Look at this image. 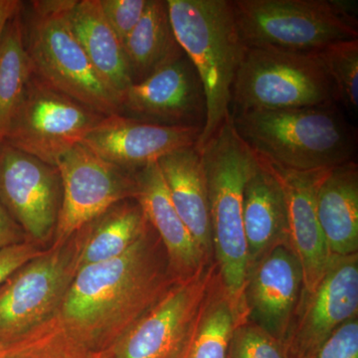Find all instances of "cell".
Here are the masks:
<instances>
[{"label": "cell", "mask_w": 358, "mask_h": 358, "mask_svg": "<svg viewBox=\"0 0 358 358\" xmlns=\"http://www.w3.org/2000/svg\"><path fill=\"white\" fill-rule=\"evenodd\" d=\"M326 73L334 102L352 112L358 108V39L343 40L315 53Z\"/></svg>", "instance_id": "4316f807"}, {"label": "cell", "mask_w": 358, "mask_h": 358, "mask_svg": "<svg viewBox=\"0 0 358 358\" xmlns=\"http://www.w3.org/2000/svg\"><path fill=\"white\" fill-rule=\"evenodd\" d=\"M246 48L315 54L329 45L358 39L355 4L333 0H233Z\"/></svg>", "instance_id": "5b68a950"}, {"label": "cell", "mask_w": 358, "mask_h": 358, "mask_svg": "<svg viewBox=\"0 0 358 358\" xmlns=\"http://www.w3.org/2000/svg\"><path fill=\"white\" fill-rule=\"evenodd\" d=\"M240 138L257 155L292 171L331 169L352 160L357 134L336 103L231 115Z\"/></svg>", "instance_id": "7a4b0ae2"}, {"label": "cell", "mask_w": 358, "mask_h": 358, "mask_svg": "<svg viewBox=\"0 0 358 358\" xmlns=\"http://www.w3.org/2000/svg\"><path fill=\"white\" fill-rule=\"evenodd\" d=\"M22 8L9 20L0 37V145L34 74L26 49Z\"/></svg>", "instance_id": "d4e9b609"}, {"label": "cell", "mask_w": 358, "mask_h": 358, "mask_svg": "<svg viewBox=\"0 0 358 358\" xmlns=\"http://www.w3.org/2000/svg\"><path fill=\"white\" fill-rule=\"evenodd\" d=\"M308 358H358V317L343 324Z\"/></svg>", "instance_id": "4dcf8cb0"}, {"label": "cell", "mask_w": 358, "mask_h": 358, "mask_svg": "<svg viewBox=\"0 0 358 358\" xmlns=\"http://www.w3.org/2000/svg\"><path fill=\"white\" fill-rule=\"evenodd\" d=\"M317 217L331 255L358 254V166L327 169L317 195Z\"/></svg>", "instance_id": "44dd1931"}, {"label": "cell", "mask_w": 358, "mask_h": 358, "mask_svg": "<svg viewBox=\"0 0 358 358\" xmlns=\"http://www.w3.org/2000/svg\"><path fill=\"white\" fill-rule=\"evenodd\" d=\"M199 152L208 187L214 262L226 293L246 320L243 296L248 253L243 197L256 155L238 136L231 117Z\"/></svg>", "instance_id": "277c9868"}, {"label": "cell", "mask_w": 358, "mask_h": 358, "mask_svg": "<svg viewBox=\"0 0 358 358\" xmlns=\"http://www.w3.org/2000/svg\"><path fill=\"white\" fill-rule=\"evenodd\" d=\"M303 291L301 264L289 246H279L248 271L246 320L284 343Z\"/></svg>", "instance_id": "9a60e30c"}, {"label": "cell", "mask_w": 358, "mask_h": 358, "mask_svg": "<svg viewBox=\"0 0 358 358\" xmlns=\"http://www.w3.org/2000/svg\"><path fill=\"white\" fill-rule=\"evenodd\" d=\"M174 36L203 86L206 119L199 152L229 120L231 92L245 47L230 0H166Z\"/></svg>", "instance_id": "3957f363"}, {"label": "cell", "mask_w": 358, "mask_h": 358, "mask_svg": "<svg viewBox=\"0 0 358 358\" xmlns=\"http://www.w3.org/2000/svg\"><path fill=\"white\" fill-rule=\"evenodd\" d=\"M90 109L33 74L14 115L6 143L56 166L58 159L103 121Z\"/></svg>", "instance_id": "9c48e42d"}, {"label": "cell", "mask_w": 358, "mask_h": 358, "mask_svg": "<svg viewBox=\"0 0 358 358\" xmlns=\"http://www.w3.org/2000/svg\"><path fill=\"white\" fill-rule=\"evenodd\" d=\"M74 233L52 243L0 285V343L10 345L57 315L78 271Z\"/></svg>", "instance_id": "ba28073f"}, {"label": "cell", "mask_w": 358, "mask_h": 358, "mask_svg": "<svg viewBox=\"0 0 358 358\" xmlns=\"http://www.w3.org/2000/svg\"><path fill=\"white\" fill-rule=\"evenodd\" d=\"M22 8V2L17 0H0V37L9 20Z\"/></svg>", "instance_id": "836d02e7"}, {"label": "cell", "mask_w": 358, "mask_h": 358, "mask_svg": "<svg viewBox=\"0 0 358 358\" xmlns=\"http://www.w3.org/2000/svg\"><path fill=\"white\" fill-rule=\"evenodd\" d=\"M227 358H287V355L282 341L245 320L233 333Z\"/></svg>", "instance_id": "f1b7e54d"}, {"label": "cell", "mask_w": 358, "mask_h": 358, "mask_svg": "<svg viewBox=\"0 0 358 358\" xmlns=\"http://www.w3.org/2000/svg\"><path fill=\"white\" fill-rule=\"evenodd\" d=\"M6 348L4 358H100L68 334L56 317Z\"/></svg>", "instance_id": "83f0119b"}, {"label": "cell", "mask_w": 358, "mask_h": 358, "mask_svg": "<svg viewBox=\"0 0 358 358\" xmlns=\"http://www.w3.org/2000/svg\"><path fill=\"white\" fill-rule=\"evenodd\" d=\"M215 262L199 274L178 281L100 358H185L199 322Z\"/></svg>", "instance_id": "30bf717a"}, {"label": "cell", "mask_w": 358, "mask_h": 358, "mask_svg": "<svg viewBox=\"0 0 358 358\" xmlns=\"http://www.w3.org/2000/svg\"><path fill=\"white\" fill-rule=\"evenodd\" d=\"M243 222L248 271L277 247H291L281 178L272 164L257 155L244 187Z\"/></svg>", "instance_id": "ac0fdd59"}, {"label": "cell", "mask_w": 358, "mask_h": 358, "mask_svg": "<svg viewBox=\"0 0 358 358\" xmlns=\"http://www.w3.org/2000/svg\"><path fill=\"white\" fill-rule=\"evenodd\" d=\"M6 345H1L0 343V358L6 357Z\"/></svg>", "instance_id": "e575fe53"}, {"label": "cell", "mask_w": 358, "mask_h": 358, "mask_svg": "<svg viewBox=\"0 0 358 358\" xmlns=\"http://www.w3.org/2000/svg\"><path fill=\"white\" fill-rule=\"evenodd\" d=\"M68 21L90 62L122 101L133 79L124 47L106 20L100 0H75Z\"/></svg>", "instance_id": "7402d4cb"}, {"label": "cell", "mask_w": 358, "mask_h": 358, "mask_svg": "<svg viewBox=\"0 0 358 358\" xmlns=\"http://www.w3.org/2000/svg\"><path fill=\"white\" fill-rule=\"evenodd\" d=\"M178 281L150 225L122 255L78 268L56 319L78 343L100 353Z\"/></svg>", "instance_id": "6da1fadb"}, {"label": "cell", "mask_w": 358, "mask_h": 358, "mask_svg": "<svg viewBox=\"0 0 358 358\" xmlns=\"http://www.w3.org/2000/svg\"><path fill=\"white\" fill-rule=\"evenodd\" d=\"M122 115L148 124L202 131L206 119L204 89L185 55L133 84L122 96Z\"/></svg>", "instance_id": "5bb4252c"}, {"label": "cell", "mask_w": 358, "mask_h": 358, "mask_svg": "<svg viewBox=\"0 0 358 358\" xmlns=\"http://www.w3.org/2000/svg\"><path fill=\"white\" fill-rule=\"evenodd\" d=\"M242 322L216 271L185 358H227L233 333Z\"/></svg>", "instance_id": "484cf974"}, {"label": "cell", "mask_w": 358, "mask_h": 358, "mask_svg": "<svg viewBox=\"0 0 358 358\" xmlns=\"http://www.w3.org/2000/svg\"><path fill=\"white\" fill-rule=\"evenodd\" d=\"M27 241L25 233L0 202V250Z\"/></svg>", "instance_id": "d6a6232c"}, {"label": "cell", "mask_w": 358, "mask_h": 358, "mask_svg": "<svg viewBox=\"0 0 358 358\" xmlns=\"http://www.w3.org/2000/svg\"><path fill=\"white\" fill-rule=\"evenodd\" d=\"M136 199L122 200L78 230V268L122 255L150 228Z\"/></svg>", "instance_id": "603a6c76"}, {"label": "cell", "mask_w": 358, "mask_h": 358, "mask_svg": "<svg viewBox=\"0 0 358 358\" xmlns=\"http://www.w3.org/2000/svg\"><path fill=\"white\" fill-rule=\"evenodd\" d=\"M43 250L29 241L0 250V285L21 266L40 255Z\"/></svg>", "instance_id": "1f68e13d"}, {"label": "cell", "mask_w": 358, "mask_h": 358, "mask_svg": "<svg viewBox=\"0 0 358 358\" xmlns=\"http://www.w3.org/2000/svg\"><path fill=\"white\" fill-rule=\"evenodd\" d=\"M62 181V203L52 243L74 233L122 200L136 199L134 173L99 157L83 143L56 164Z\"/></svg>", "instance_id": "8fae6325"}, {"label": "cell", "mask_w": 358, "mask_h": 358, "mask_svg": "<svg viewBox=\"0 0 358 358\" xmlns=\"http://www.w3.org/2000/svg\"><path fill=\"white\" fill-rule=\"evenodd\" d=\"M358 317V254L331 255L310 293L303 291L288 336L287 358H308L334 331Z\"/></svg>", "instance_id": "4fadbf2b"}, {"label": "cell", "mask_w": 358, "mask_h": 358, "mask_svg": "<svg viewBox=\"0 0 358 358\" xmlns=\"http://www.w3.org/2000/svg\"><path fill=\"white\" fill-rule=\"evenodd\" d=\"M334 102L333 89L315 54L245 47L233 82L230 115Z\"/></svg>", "instance_id": "52a82bcc"}, {"label": "cell", "mask_w": 358, "mask_h": 358, "mask_svg": "<svg viewBox=\"0 0 358 358\" xmlns=\"http://www.w3.org/2000/svg\"><path fill=\"white\" fill-rule=\"evenodd\" d=\"M201 129L167 127L124 115L105 117L83 143L114 166L134 173L181 148L194 147Z\"/></svg>", "instance_id": "2e32d148"}, {"label": "cell", "mask_w": 358, "mask_h": 358, "mask_svg": "<svg viewBox=\"0 0 358 358\" xmlns=\"http://www.w3.org/2000/svg\"><path fill=\"white\" fill-rule=\"evenodd\" d=\"M179 217L192 233L207 260L214 261L208 187L201 154L181 148L157 162Z\"/></svg>", "instance_id": "ffe728a7"}, {"label": "cell", "mask_w": 358, "mask_h": 358, "mask_svg": "<svg viewBox=\"0 0 358 358\" xmlns=\"http://www.w3.org/2000/svg\"><path fill=\"white\" fill-rule=\"evenodd\" d=\"M0 202L29 242H53L62 203L56 166L4 143L0 145Z\"/></svg>", "instance_id": "7c38bea8"}, {"label": "cell", "mask_w": 358, "mask_h": 358, "mask_svg": "<svg viewBox=\"0 0 358 358\" xmlns=\"http://www.w3.org/2000/svg\"><path fill=\"white\" fill-rule=\"evenodd\" d=\"M74 1L32 2L23 26L33 70L46 83L90 109L106 117L122 115L121 101L98 74L71 29L68 10Z\"/></svg>", "instance_id": "8992f818"}, {"label": "cell", "mask_w": 358, "mask_h": 358, "mask_svg": "<svg viewBox=\"0 0 358 358\" xmlns=\"http://www.w3.org/2000/svg\"><path fill=\"white\" fill-rule=\"evenodd\" d=\"M274 167L286 194L289 245L303 270V292L310 293L324 277L331 257L317 212V190L327 169L292 171Z\"/></svg>", "instance_id": "e0dca14e"}, {"label": "cell", "mask_w": 358, "mask_h": 358, "mask_svg": "<svg viewBox=\"0 0 358 358\" xmlns=\"http://www.w3.org/2000/svg\"><path fill=\"white\" fill-rule=\"evenodd\" d=\"M134 84L185 54L174 36L167 2L148 0L140 22L122 42Z\"/></svg>", "instance_id": "cb8c5ba5"}, {"label": "cell", "mask_w": 358, "mask_h": 358, "mask_svg": "<svg viewBox=\"0 0 358 358\" xmlns=\"http://www.w3.org/2000/svg\"><path fill=\"white\" fill-rule=\"evenodd\" d=\"M136 199L166 249L169 268L181 281L199 274L208 261L174 208L157 162L134 173Z\"/></svg>", "instance_id": "d6986e66"}, {"label": "cell", "mask_w": 358, "mask_h": 358, "mask_svg": "<svg viewBox=\"0 0 358 358\" xmlns=\"http://www.w3.org/2000/svg\"><path fill=\"white\" fill-rule=\"evenodd\" d=\"M148 4V0H100L103 16L122 44L140 22Z\"/></svg>", "instance_id": "f546056e"}]
</instances>
